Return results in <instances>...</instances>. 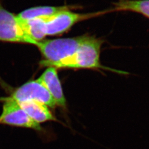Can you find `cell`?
I'll return each mask as SVG.
<instances>
[{
    "instance_id": "8fae6325",
    "label": "cell",
    "mask_w": 149,
    "mask_h": 149,
    "mask_svg": "<svg viewBox=\"0 0 149 149\" xmlns=\"http://www.w3.org/2000/svg\"><path fill=\"white\" fill-rule=\"evenodd\" d=\"M8 97H0V102H5L7 100Z\"/></svg>"
},
{
    "instance_id": "5b68a950",
    "label": "cell",
    "mask_w": 149,
    "mask_h": 149,
    "mask_svg": "<svg viewBox=\"0 0 149 149\" xmlns=\"http://www.w3.org/2000/svg\"><path fill=\"white\" fill-rule=\"evenodd\" d=\"M10 97L18 103L33 100L51 108L56 106L52 96L38 79L28 81L19 87L14 91Z\"/></svg>"
},
{
    "instance_id": "6da1fadb",
    "label": "cell",
    "mask_w": 149,
    "mask_h": 149,
    "mask_svg": "<svg viewBox=\"0 0 149 149\" xmlns=\"http://www.w3.org/2000/svg\"><path fill=\"white\" fill-rule=\"evenodd\" d=\"M103 40L98 38L89 36L77 51L68 59L58 63L49 64L47 66L56 69H90L109 70L120 72L103 66L100 62V53ZM124 74V73H123Z\"/></svg>"
},
{
    "instance_id": "9c48e42d",
    "label": "cell",
    "mask_w": 149,
    "mask_h": 149,
    "mask_svg": "<svg viewBox=\"0 0 149 149\" xmlns=\"http://www.w3.org/2000/svg\"><path fill=\"white\" fill-rule=\"evenodd\" d=\"M18 103L28 116L39 124L40 123L55 119L48 107L43 103L33 100L21 102Z\"/></svg>"
},
{
    "instance_id": "ba28073f",
    "label": "cell",
    "mask_w": 149,
    "mask_h": 149,
    "mask_svg": "<svg viewBox=\"0 0 149 149\" xmlns=\"http://www.w3.org/2000/svg\"><path fill=\"white\" fill-rule=\"evenodd\" d=\"M74 6H37L22 11L17 15L18 18L23 21H30L35 19H46L61 11L72 10Z\"/></svg>"
},
{
    "instance_id": "3957f363",
    "label": "cell",
    "mask_w": 149,
    "mask_h": 149,
    "mask_svg": "<svg viewBox=\"0 0 149 149\" xmlns=\"http://www.w3.org/2000/svg\"><path fill=\"white\" fill-rule=\"evenodd\" d=\"M68 10L50 17L44 22L46 36H58L68 31L75 24L111 12L110 10L87 13H79Z\"/></svg>"
},
{
    "instance_id": "52a82bcc",
    "label": "cell",
    "mask_w": 149,
    "mask_h": 149,
    "mask_svg": "<svg viewBox=\"0 0 149 149\" xmlns=\"http://www.w3.org/2000/svg\"><path fill=\"white\" fill-rule=\"evenodd\" d=\"M38 79L47 89L56 105L65 106L66 100L59 80L57 69L54 67H48Z\"/></svg>"
},
{
    "instance_id": "30bf717a",
    "label": "cell",
    "mask_w": 149,
    "mask_h": 149,
    "mask_svg": "<svg viewBox=\"0 0 149 149\" xmlns=\"http://www.w3.org/2000/svg\"><path fill=\"white\" fill-rule=\"evenodd\" d=\"M114 11H132L141 13L149 18V0H118L114 3Z\"/></svg>"
},
{
    "instance_id": "277c9868",
    "label": "cell",
    "mask_w": 149,
    "mask_h": 149,
    "mask_svg": "<svg viewBox=\"0 0 149 149\" xmlns=\"http://www.w3.org/2000/svg\"><path fill=\"white\" fill-rule=\"evenodd\" d=\"M0 42L21 43L34 45L37 44L27 36L17 16L6 9L1 0Z\"/></svg>"
},
{
    "instance_id": "7a4b0ae2",
    "label": "cell",
    "mask_w": 149,
    "mask_h": 149,
    "mask_svg": "<svg viewBox=\"0 0 149 149\" xmlns=\"http://www.w3.org/2000/svg\"><path fill=\"white\" fill-rule=\"evenodd\" d=\"M89 36L84 35L68 38L44 39L36 45L43 57L39 64L47 67L49 64L68 59L77 51Z\"/></svg>"
},
{
    "instance_id": "8992f818",
    "label": "cell",
    "mask_w": 149,
    "mask_h": 149,
    "mask_svg": "<svg viewBox=\"0 0 149 149\" xmlns=\"http://www.w3.org/2000/svg\"><path fill=\"white\" fill-rule=\"evenodd\" d=\"M0 123L9 125L32 128L40 130V124L34 122L28 116L19 104L8 97L3 106L2 113L0 116Z\"/></svg>"
}]
</instances>
